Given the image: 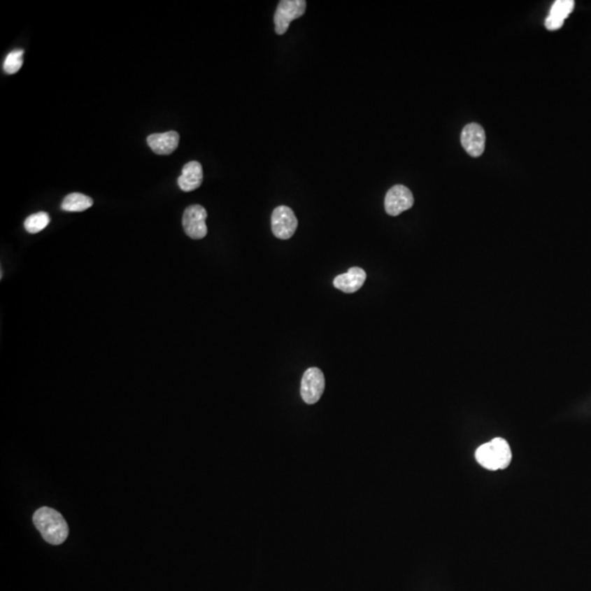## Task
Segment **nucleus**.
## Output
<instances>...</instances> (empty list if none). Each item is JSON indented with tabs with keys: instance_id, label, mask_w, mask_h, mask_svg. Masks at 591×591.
<instances>
[{
	"instance_id": "f257e3e1",
	"label": "nucleus",
	"mask_w": 591,
	"mask_h": 591,
	"mask_svg": "<svg viewBox=\"0 0 591 591\" xmlns=\"http://www.w3.org/2000/svg\"><path fill=\"white\" fill-rule=\"evenodd\" d=\"M33 522L44 540L53 546L63 543L69 536V525L55 509L41 507L34 513Z\"/></svg>"
},
{
	"instance_id": "f03ea898",
	"label": "nucleus",
	"mask_w": 591,
	"mask_h": 591,
	"mask_svg": "<svg viewBox=\"0 0 591 591\" xmlns=\"http://www.w3.org/2000/svg\"><path fill=\"white\" fill-rule=\"evenodd\" d=\"M511 447L503 438H494L493 441L480 446L476 451V459L480 466L486 470H503L511 464Z\"/></svg>"
},
{
	"instance_id": "7ed1b4c3",
	"label": "nucleus",
	"mask_w": 591,
	"mask_h": 591,
	"mask_svg": "<svg viewBox=\"0 0 591 591\" xmlns=\"http://www.w3.org/2000/svg\"><path fill=\"white\" fill-rule=\"evenodd\" d=\"M307 3L305 0H282L277 6L274 15L275 32L283 36L294 19L305 15Z\"/></svg>"
},
{
	"instance_id": "20e7f679",
	"label": "nucleus",
	"mask_w": 591,
	"mask_h": 591,
	"mask_svg": "<svg viewBox=\"0 0 591 591\" xmlns=\"http://www.w3.org/2000/svg\"><path fill=\"white\" fill-rule=\"evenodd\" d=\"M207 212L201 205H192L184 211L182 224L184 232L191 239L201 240L207 234Z\"/></svg>"
},
{
	"instance_id": "39448f33",
	"label": "nucleus",
	"mask_w": 591,
	"mask_h": 591,
	"mask_svg": "<svg viewBox=\"0 0 591 591\" xmlns=\"http://www.w3.org/2000/svg\"><path fill=\"white\" fill-rule=\"evenodd\" d=\"M325 375L319 368L311 367L306 370L301 380L300 394L307 404H315L325 392Z\"/></svg>"
},
{
	"instance_id": "423d86ee",
	"label": "nucleus",
	"mask_w": 591,
	"mask_h": 591,
	"mask_svg": "<svg viewBox=\"0 0 591 591\" xmlns=\"http://www.w3.org/2000/svg\"><path fill=\"white\" fill-rule=\"evenodd\" d=\"M272 232L280 240H288L297 230V217L288 206H278L272 214Z\"/></svg>"
},
{
	"instance_id": "0eeeda50",
	"label": "nucleus",
	"mask_w": 591,
	"mask_h": 591,
	"mask_svg": "<svg viewBox=\"0 0 591 591\" xmlns=\"http://www.w3.org/2000/svg\"><path fill=\"white\" fill-rule=\"evenodd\" d=\"M414 197L412 192L404 185H394L387 191L385 199V212L390 216H399L412 208Z\"/></svg>"
},
{
	"instance_id": "6e6552de",
	"label": "nucleus",
	"mask_w": 591,
	"mask_h": 591,
	"mask_svg": "<svg viewBox=\"0 0 591 591\" xmlns=\"http://www.w3.org/2000/svg\"><path fill=\"white\" fill-rule=\"evenodd\" d=\"M485 131L476 123L468 124L461 133V143L471 157H480L485 150Z\"/></svg>"
},
{
	"instance_id": "1a4fd4ad",
	"label": "nucleus",
	"mask_w": 591,
	"mask_h": 591,
	"mask_svg": "<svg viewBox=\"0 0 591 591\" xmlns=\"http://www.w3.org/2000/svg\"><path fill=\"white\" fill-rule=\"evenodd\" d=\"M180 135L178 131L151 134L147 138V143L151 150L157 155H171L179 146Z\"/></svg>"
},
{
	"instance_id": "9d476101",
	"label": "nucleus",
	"mask_w": 591,
	"mask_h": 591,
	"mask_svg": "<svg viewBox=\"0 0 591 591\" xmlns=\"http://www.w3.org/2000/svg\"><path fill=\"white\" fill-rule=\"evenodd\" d=\"M367 274L360 267H352L348 273L339 275L333 280V285L337 290H342L345 294H353L362 288L365 284Z\"/></svg>"
},
{
	"instance_id": "9b49d317",
	"label": "nucleus",
	"mask_w": 591,
	"mask_h": 591,
	"mask_svg": "<svg viewBox=\"0 0 591 591\" xmlns=\"http://www.w3.org/2000/svg\"><path fill=\"white\" fill-rule=\"evenodd\" d=\"M575 7L573 0H556L546 19V28L548 31H556L563 27L564 21L569 18Z\"/></svg>"
},
{
	"instance_id": "f8f14e48",
	"label": "nucleus",
	"mask_w": 591,
	"mask_h": 591,
	"mask_svg": "<svg viewBox=\"0 0 591 591\" xmlns=\"http://www.w3.org/2000/svg\"><path fill=\"white\" fill-rule=\"evenodd\" d=\"M203 182V168L197 162H187L182 169V174L178 179V185L183 192H192L199 189Z\"/></svg>"
},
{
	"instance_id": "ddd939ff",
	"label": "nucleus",
	"mask_w": 591,
	"mask_h": 591,
	"mask_svg": "<svg viewBox=\"0 0 591 591\" xmlns=\"http://www.w3.org/2000/svg\"><path fill=\"white\" fill-rule=\"evenodd\" d=\"M94 205V199L81 193H71L64 199L62 209L66 212H83Z\"/></svg>"
},
{
	"instance_id": "4468645a",
	"label": "nucleus",
	"mask_w": 591,
	"mask_h": 591,
	"mask_svg": "<svg viewBox=\"0 0 591 591\" xmlns=\"http://www.w3.org/2000/svg\"><path fill=\"white\" fill-rule=\"evenodd\" d=\"M50 218L48 213L40 212L31 215L25 219L24 228L29 234H38L45 229L50 224Z\"/></svg>"
},
{
	"instance_id": "2eb2a0df",
	"label": "nucleus",
	"mask_w": 591,
	"mask_h": 591,
	"mask_svg": "<svg viewBox=\"0 0 591 591\" xmlns=\"http://www.w3.org/2000/svg\"><path fill=\"white\" fill-rule=\"evenodd\" d=\"M23 54H24V50H15L6 56L3 66L6 73L13 75L20 71L23 65Z\"/></svg>"
}]
</instances>
